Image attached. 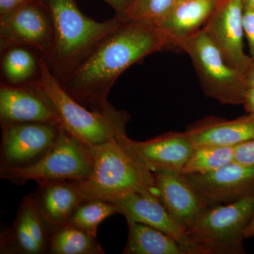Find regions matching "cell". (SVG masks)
Returning <instances> with one entry per match:
<instances>
[{"mask_svg": "<svg viewBox=\"0 0 254 254\" xmlns=\"http://www.w3.org/2000/svg\"><path fill=\"white\" fill-rule=\"evenodd\" d=\"M178 0H133L124 19L156 23L173 9Z\"/></svg>", "mask_w": 254, "mask_h": 254, "instance_id": "cell-25", "label": "cell"}, {"mask_svg": "<svg viewBox=\"0 0 254 254\" xmlns=\"http://www.w3.org/2000/svg\"><path fill=\"white\" fill-rule=\"evenodd\" d=\"M1 83L24 86L36 83L41 76L43 57L28 47L13 45L0 50Z\"/></svg>", "mask_w": 254, "mask_h": 254, "instance_id": "cell-20", "label": "cell"}, {"mask_svg": "<svg viewBox=\"0 0 254 254\" xmlns=\"http://www.w3.org/2000/svg\"><path fill=\"white\" fill-rule=\"evenodd\" d=\"M0 168H27L58 138L61 127L49 123H1Z\"/></svg>", "mask_w": 254, "mask_h": 254, "instance_id": "cell-9", "label": "cell"}, {"mask_svg": "<svg viewBox=\"0 0 254 254\" xmlns=\"http://www.w3.org/2000/svg\"><path fill=\"white\" fill-rule=\"evenodd\" d=\"M93 166V146L61 127L56 141L38 162L27 168H0V177L18 185L28 181H77L89 177Z\"/></svg>", "mask_w": 254, "mask_h": 254, "instance_id": "cell-5", "label": "cell"}, {"mask_svg": "<svg viewBox=\"0 0 254 254\" xmlns=\"http://www.w3.org/2000/svg\"><path fill=\"white\" fill-rule=\"evenodd\" d=\"M127 222L145 224L176 240L185 254H205L162 204L156 191L136 193L112 200Z\"/></svg>", "mask_w": 254, "mask_h": 254, "instance_id": "cell-13", "label": "cell"}, {"mask_svg": "<svg viewBox=\"0 0 254 254\" xmlns=\"http://www.w3.org/2000/svg\"><path fill=\"white\" fill-rule=\"evenodd\" d=\"M185 132L194 148L203 145L235 147L254 139V116L232 120L208 117L187 127Z\"/></svg>", "mask_w": 254, "mask_h": 254, "instance_id": "cell-17", "label": "cell"}, {"mask_svg": "<svg viewBox=\"0 0 254 254\" xmlns=\"http://www.w3.org/2000/svg\"><path fill=\"white\" fill-rule=\"evenodd\" d=\"M50 227L33 193L23 197L12 225L0 236V254H48Z\"/></svg>", "mask_w": 254, "mask_h": 254, "instance_id": "cell-12", "label": "cell"}, {"mask_svg": "<svg viewBox=\"0 0 254 254\" xmlns=\"http://www.w3.org/2000/svg\"><path fill=\"white\" fill-rule=\"evenodd\" d=\"M118 138L153 173L161 170L182 172L194 149L185 132H168L145 141H134L127 134Z\"/></svg>", "mask_w": 254, "mask_h": 254, "instance_id": "cell-14", "label": "cell"}, {"mask_svg": "<svg viewBox=\"0 0 254 254\" xmlns=\"http://www.w3.org/2000/svg\"><path fill=\"white\" fill-rule=\"evenodd\" d=\"M50 254H104L97 237L70 224L52 230Z\"/></svg>", "mask_w": 254, "mask_h": 254, "instance_id": "cell-22", "label": "cell"}, {"mask_svg": "<svg viewBox=\"0 0 254 254\" xmlns=\"http://www.w3.org/2000/svg\"><path fill=\"white\" fill-rule=\"evenodd\" d=\"M235 161L243 164H254V139L235 146Z\"/></svg>", "mask_w": 254, "mask_h": 254, "instance_id": "cell-27", "label": "cell"}, {"mask_svg": "<svg viewBox=\"0 0 254 254\" xmlns=\"http://www.w3.org/2000/svg\"><path fill=\"white\" fill-rule=\"evenodd\" d=\"M235 147L203 145L196 147L182 173L185 175L203 174L215 171L235 161Z\"/></svg>", "mask_w": 254, "mask_h": 254, "instance_id": "cell-23", "label": "cell"}, {"mask_svg": "<svg viewBox=\"0 0 254 254\" xmlns=\"http://www.w3.org/2000/svg\"><path fill=\"white\" fill-rule=\"evenodd\" d=\"M128 238L124 254H185L173 237L145 224L127 222Z\"/></svg>", "mask_w": 254, "mask_h": 254, "instance_id": "cell-21", "label": "cell"}, {"mask_svg": "<svg viewBox=\"0 0 254 254\" xmlns=\"http://www.w3.org/2000/svg\"><path fill=\"white\" fill-rule=\"evenodd\" d=\"M245 76L247 88L250 87H254V60H252V63L246 71Z\"/></svg>", "mask_w": 254, "mask_h": 254, "instance_id": "cell-31", "label": "cell"}, {"mask_svg": "<svg viewBox=\"0 0 254 254\" xmlns=\"http://www.w3.org/2000/svg\"><path fill=\"white\" fill-rule=\"evenodd\" d=\"M254 213V195L205 209L188 232L205 254H246L243 241Z\"/></svg>", "mask_w": 254, "mask_h": 254, "instance_id": "cell-6", "label": "cell"}, {"mask_svg": "<svg viewBox=\"0 0 254 254\" xmlns=\"http://www.w3.org/2000/svg\"><path fill=\"white\" fill-rule=\"evenodd\" d=\"M53 42V18L41 0H34L0 17V50L13 45L26 46L46 60Z\"/></svg>", "mask_w": 254, "mask_h": 254, "instance_id": "cell-8", "label": "cell"}, {"mask_svg": "<svg viewBox=\"0 0 254 254\" xmlns=\"http://www.w3.org/2000/svg\"><path fill=\"white\" fill-rule=\"evenodd\" d=\"M33 194L51 231L67 224L78 205L86 200L72 180L41 182Z\"/></svg>", "mask_w": 254, "mask_h": 254, "instance_id": "cell-19", "label": "cell"}, {"mask_svg": "<svg viewBox=\"0 0 254 254\" xmlns=\"http://www.w3.org/2000/svg\"><path fill=\"white\" fill-rule=\"evenodd\" d=\"M178 1H179V0H178Z\"/></svg>", "mask_w": 254, "mask_h": 254, "instance_id": "cell-34", "label": "cell"}, {"mask_svg": "<svg viewBox=\"0 0 254 254\" xmlns=\"http://www.w3.org/2000/svg\"><path fill=\"white\" fill-rule=\"evenodd\" d=\"M153 174L159 199L174 220L188 233L208 205L182 172L161 170Z\"/></svg>", "mask_w": 254, "mask_h": 254, "instance_id": "cell-16", "label": "cell"}, {"mask_svg": "<svg viewBox=\"0 0 254 254\" xmlns=\"http://www.w3.org/2000/svg\"><path fill=\"white\" fill-rule=\"evenodd\" d=\"M180 51L190 57L205 94L222 104H243L245 74L227 63L203 28L182 41Z\"/></svg>", "mask_w": 254, "mask_h": 254, "instance_id": "cell-7", "label": "cell"}, {"mask_svg": "<svg viewBox=\"0 0 254 254\" xmlns=\"http://www.w3.org/2000/svg\"><path fill=\"white\" fill-rule=\"evenodd\" d=\"M118 137L93 146V172L86 179L74 181L85 199L112 201L132 193L156 191L154 174L128 151Z\"/></svg>", "mask_w": 254, "mask_h": 254, "instance_id": "cell-3", "label": "cell"}, {"mask_svg": "<svg viewBox=\"0 0 254 254\" xmlns=\"http://www.w3.org/2000/svg\"><path fill=\"white\" fill-rule=\"evenodd\" d=\"M49 9L54 26L53 49L45 60L60 82L98 43L122 21L113 18L98 22L78 9L76 0H41Z\"/></svg>", "mask_w": 254, "mask_h": 254, "instance_id": "cell-2", "label": "cell"}, {"mask_svg": "<svg viewBox=\"0 0 254 254\" xmlns=\"http://www.w3.org/2000/svg\"><path fill=\"white\" fill-rule=\"evenodd\" d=\"M115 10V15L124 19L133 0H104Z\"/></svg>", "mask_w": 254, "mask_h": 254, "instance_id": "cell-28", "label": "cell"}, {"mask_svg": "<svg viewBox=\"0 0 254 254\" xmlns=\"http://www.w3.org/2000/svg\"><path fill=\"white\" fill-rule=\"evenodd\" d=\"M117 213H119L118 209L108 200H86L75 210L68 224L96 237L100 224Z\"/></svg>", "mask_w": 254, "mask_h": 254, "instance_id": "cell-24", "label": "cell"}, {"mask_svg": "<svg viewBox=\"0 0 254 254\" xmlns=\"http://www.w3.org/2000/svg\"><path fill=\"white\" fill-rule=\"evenodd\" d=\"M186 175L208 206L254 195V164L234 161L210 173Z\"/></svg>", "mask_w": 254, "mask_h": 254, "instance_id": "cell-11", "label": "cell"}, {"mask_svg": "<svg viewBox=\"0 0 254 254\" xmlns=\"http://www.w3.org/2000/svg\"><path fill=\"white\" fill-rule=\"evenodd\" d=\"M38 83L54 105L61 127L87 144L95 146L127 134L130 115L127 111L113 105L103 113L87 109L64 91L43 58Z\"/></svg>", "mask_w": 254, "mask_h": 254, "instance_id": "cell-4", "label": "cell"}, {"mask_svg": "<svg viewBox=\"0 0 254 254\" xmlns=\"http://www.w3.org/2000/svg\"><path fill=\"white\" fill-rule=\"evenodd\" d=\"M254 237V213L245 232V238Z\"/></svg>", "mask_w": 254, "mask_h": 254, "instance_id": "cell-32", "label": "cell"}, {"mask_svg": "<svg viewBox=\"0 0 254 254\" xmlns=\"http://www.w3.org/2000/svg\"><path fill=\"white\" fill-rule=\"evenodd\" d=\"M244 0H220L203 29L225 61L245 74L252 58L244 50Z\"/></svg>", "mask_w": 254, "mask_h": 254, "instance_id": "cell-10", "label": "cell"}, {"mask_svg": "<svg viewBox=\"0 0 254 254\" xmlns=\"http://www.w3.org/2000/svg\"><path fill=\"white\" fill-rule=\"evenodd\" d=\"M170 50L166 36L153 23L123 19L59 81L73 99L103 113L113 85L131 65L158 52Z\"/></svg>", "mask_w": 254, "mask_h": 254, "instance_id": "cell-1", "label": "cell"}, {"mask_svg": "<svg viewBox=\"0 0 254 254\" xmlns=\"http://www.w3.org/2000/svg\"><path fill=\"white\" fill-rule=\"evenodd\" d=\"M34 0H0V17Z\"/></svg>", "mask_w": 254, "mask_h": 254, "instance_id": "cell-29", "label": "cell"}, {"mask_svg": "<svg viewBox=\"0 0 254 254\" xmlns=\"http://www.w3.org/2000/svg\"><path fill=\"white\" fill-rule=\"evenodd\" d=\"M220 0H179L165 17L154 24L163 32L170 50L180 51V45L201 29Z\"/></svg>", "mask_w": 254, "mask_h": 254, "instance_id": "cell-18", "label": "cell"}, {"mask_svg": "<svg viewBox=\"0 0 254 254\" xmlns=\"http://www.w3.org/2000/svg\"><path fill=\"white\" fill-rule=\"evenodd\" d=\"M245 36L250 46L251 58L254 60V10L245 6L243 15Z\"/></svg>", "mask_w": 254, "mask_h": 254, "instance_id": "cell-26", "label": "cell"}, {"mask_svg": "<svg viewBox=\"0 0 254 254\" xmlns=\"http://www.w3.org/2000/svg\"><path fill=\"white\" fill-rule=\"evenodd\" d=\"M38 81L24 86L0 83V123H49L61 127L54 105Z\"/></svg>", "mask_w": 254, "mask_h": 254, "instance_id": "cell-15", "label": "cell"}, {"mask_svg": "<svg viewBox=\"0 0 254 254\" xmlns=\"http://www.w3.org/2000/svg\"><path fill=\"white\" fill-rule=\"evenodd\" d=\"M245 6L254 10V0H244Z\"/></svg>", "mask_w": 254, "mask_h": 254, "instance_id": "cell-33", "label": "cell"}, {"mask_svg": "<svg viewBox=\"0 0 254 254\" xmlns=\"http://www.w3.org/2000/svg\"><path fill=\"white\" fill-rule=\"evenodd\" d=\"M242 105L245 107L247 114L254 116V87L247 88Z\"/></svg>", "mask_w": 254, "mask_h": 254, "instance_id": "cell-30", "label": "cell"}]
</instances>
